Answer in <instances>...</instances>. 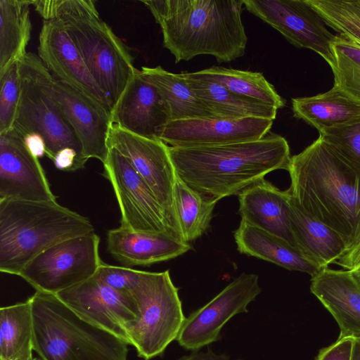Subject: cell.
<instances>
[{
    "mask_svg": "<svg viewBox=\"0 0 360 360\" xmlns=\"http://www.w3.org/2000/svg\"><path fill=\"white\" fill-rule=\"evenodd\" d=\"M103 164V175L111 184L119 204L121 227L180 240L150 188L122 155L109 147Z\"/></svg>",
    "mask_w": 360,
    "mask_h": 360,
    "instance_id": "8fae6325",
    "label": "cell"
},
{
    "mask_svg": "<svg viewBox=\"0 0 360 360\" xmlns=\"http://www.w3.org/2000/svg\"><path fill=\"white\" fill-rule=\"evenodd\" d=\"M29 151L38 159L46 155V146L43 138L36 133H31L22 137Z\"/></svg>",
    "mask_w": 360,
    "mask_h": 360,
    "instance_id": "f35d334b",
    "label": "cell"
},
{
    "mask_svg": "<svg viewBox=\"0 0 360 360\" xmlns=\"http://www.w3.org/2000/svg\"><path fill=\"white\" fill-rule=\"evenodd\" d=\"M292 109L295 117L313 126L319 131L360 116V102L335 86L323 94L292 98Z\"/></svg>",
    "mask_w": 360,
    "mask_h": 360,
    "instance_id": "484cf974",
    "label": "cell"
},
{
    "mask_svg": "<svg viewBox=\"0 0 360 360\" xmlns=\"http://www.w3.org/2000/svg\"><path fill=\"white\" fill-rule=\"evenodd\" d=\"M107 250L123 266H148L177 257L191 246L173 236L135 232L120 226L107 233Z\"/></svg>",
    "mask_w": 360,
    "mask_h": 360,
    "instance_id": "7402d4cb",
    "label": "cell"
},
{
    "mask_svg": "<svg viewBox=\"0 0 360 360\" xmlns=\"http://www.w3.org/2000/svg\"><path fill=\"white\" fill-rule=\"evenodd\" d=\"M169 154L183 181L219 200L238 195L273 171L287 170L291 158L287 141L276 134L219 146H169Z\"/></svg>",
    "mask_w": 360,
    "mask_h": 360,
    "instance_id": "3957f363",
    "label": "cell"
},
{
    "mask_svg": "<svg viewBox=\"0 0 360 360\" xmlns=\"http://www.w3.org/2000/svg\"><path fill=\"white\" fill-rule=\"evenodd\" d=\"M53 79L56 97L82 144L84 156L103 163L109 151L110 110L68 84Z\"/></svg>",
    "mask_w": 360,
    "mask_h": 360,
    "instance_id": "ac0fdd59",
    "label": "cell"
},
{
    "mask_svg": "<svg viewBox=\"0 0 360 360\" xmlns=\"http://www.w3.org/2000/svg\"><path fill=\"white\" fill-rule=\"evenodd\" d=\"M274 120L258 117L192 118L172 120L158 138L172 147L212 146L259 140L266 136Z\"/></svg>",
    "mask_w": 360,
    "mask_h": 360,
    "instance_id": "9a60e30c",
    "label": "cell"
},
{
    "mask_svg": "<svg viewBox=\"0 0 360 360\" xmlns=\"http://www.w3.org/2000/svg\"><path fill=\"white\" fill-rule=\"evenodd\" d=\"M32 5L44 20L63 23L112 110L138 70L128 48L100 18L95 2L39 0Z\"/></svg>",
    "mask_w": 360,
    "mask_h": 360,
    "instance_id": "277c9868",
    "label": "cell"
},
{
    "mask_svg": "<svg viewBox=\"0 0 360 360\" xmlns=\"http://www.w3.org/2000/svg\"><path fill=\"white\" fill-rule=\"evenodd\" d=\"M178 360H231L225 354H219L214 352L210 348L206 352L193 351L188 355L181 356ZM236 360H243L238 359Z\"/></svg>",
    "mask_w": 360,
    "mask_h": 360,
    "instance_id": "60d3db41",
    "label": "cell"
},
{
    "mask_svg": "<svg viewBox=\"0 0 360 360\" xmlns=\"http://www.w3.org/2000/svg\"><path fill=\"white\" fill-rule=\"evenodd\" d=\"M181 75L193 91L216 117L243 119L258 117L274 120L277 109L250 98L234 94L223 86L202 79Z\"/></svg>",
    "mask_w": 360,
    "mask_h": 360,
    "instance_id": "d4e9b609",
    "label": "cell"
},
{
    "mask_svg": "<svg viewBox=\"0 0 360 360\" xmlns=\"http://www.w3.org/2000/svg\"><path fill=\"white\" fill-rule=\"evenodd\" d=\"M132 297L140 316L127 329L129 345L143 360L162 356L168 345L176 340L186 318L179 288L173 283L169 270L146 271Z\"/></svg>",
    "mask_w": 360,
    "mask_h": 360,
    "instance_id": "ba28073f",
    "label": "cell"
},
{
    "mask_svg": "<svg viewBox=\"0 0 360 360\" xmlns=\"http://www.w3.org/2000/svg\"><path fill=\"white\" fill-rule=\"evenodd\" d=\"M110 115L112 124L151 139H159L160 129L172 120L167 103L139 70L112 108Z\"/></svg>",
    "mask_w": 360,
    "mask_h": 360,
    "instance_id": "d6986e66",
    "label": "cell"
},
{
    "mask_svg": "<svg viewBox=\"0 0 360 360\" xmlns=\"http://www.w3.org/2000/svg\"><path fill=\"white\" fill-rule=\"evenodd\" d=\"M108 147L122 155L150 188L176 234L182 240L174 202L176 172L169 154V146L160 139L131 133L111 124Z\"/></svg>",
    "mask_w": 360,
    "mask_h": 360,
    "instance_id": "30bf717a",
    "label": "cell"
},
{
    "mask_svg": "<svg viewBox=\"0 0 360 360\" xmlns=\"http://www.w3.org/2000/svg\"><path fill=\"white\" fill-rule=\"evenodd\" d=\"M146 271L101 262L94 277L115 290L132 294L141 285Z\"/></svg>",
    "mask_w": 360,
    "mask_h": 360,
    "instance_id": "d590c367",
    "label": "cell"
},
{
    "mask_svg": "<svg viewBox=\"0 0 360 360\" xmlns=\"http://www.w3.org/2000/svg\"><path fill=\"white\" fill-rule=\"evenodd\" d=\"M288 190L281 191L264 179L238 194L241 221L274 234L297 248L291 229Z\"/></svg>",
    "mask_w": 360,
    "mask_h": 360,
    "instance_id": "44dd1931",
    "label": "cell"
},
{
    "mask_svg": "<svg viewBox=\"0 0 360 360\" xmlns=\"http://www.w3.org/2000/svg\"><path fill=\"white\" fill-rule=\"evenodd\" d=\"M19 70L21 95L12 128L21 137L31 133L40 135L45 143L46 155L51 160L66 148L86 158L56 97L53 75L38 55L27 52L19 60Z\"/></svg>",
    "mask_w": 360,
    "mask_h": 360,
    "instance_id": "52a82bcc",
    "label": "cell"
},
{
    "mask_svg": "<svg viewBox=\"0 0 360 360\" xmlns=\"http://www.w3.org/2000/svg\"><path fill=\"white\" fill-rule=\"evenodd\" d=\"M262 292L258 276L242 273L202 307L191 312L176 339L187 351H197L219 341L224 325Z\"/></svg>",
    "mask_w": 360,
    "mask_h": 360,
    "instance_id": "7c38bea8",
    "label": "cell"
},
{
    "mask_svg": "<svg viewBox=\"0 0 360 360\" xmlns=\"http://www.w3.org/2000/svg\"><path fill=\"white\" fill-rule=\"evenodd\" d=\"M56 295L80 318L129 344L127 329L140 316L131 295L115 290L93 276Z\"/></svg>",
    "mask_w": 360,
    "mask_h": 360,
    "instance_id": "5bb4252c",
    "label": "cell"
},
{
    "mask_svg": "<svg viewBox=\"0 0 360 360\" xmlns=\"http://www.w3.org/2000/svg\"><path fill=\"white\" fill-rule=\"evenodd\" d=\"M37 49L38 56L53 78L93 98L111 112L107 96L93 78L59 20H44Z\"/></svg>",
    "mask_w": 360,
    "mask_h": 360,
    "instance_id": "e0dca14e",
    "label": "cell"
},
{
    "mask_svg": "<svg viewBox=\"0 0 360 360\" xmlns=\"http://www.w3.org/2000/svg\"><path fill=\"white\" fill-rule=\"evenodd\" d=\"M289 207L291 229L297 248L321 269L335 264L347 252L340 235L306 213L291 195Z\"/></svg>",
    "mask_w": 360,
    "mask_h": 360,
    "instance_id": "cb8c5ba5",
    "label": "cell"
},
{
    "mask_svg": "<svg viewBox=\"0 0 360 360\" xmlns=\"http://www.w3.org/2000/svg\"><path fill=\"white\" fill-rule=\"evenodd\" d=\"M238 250L292 271L310 274L321 269L297 247L285 240L240 221L234 232Z\"/></svg>",
    "mask_w": 360,
    "mask_h": 360,
    "instance_id": "603a6c76",
    "label": "cell"
},
{
    "mask_svg": "<svg viewBox=\"0 0 360 360\" xmlns=\"http://www.w3.org/2000/svg\"><path fill=\"white\" fill-rule=\"evenodd\" d=\"M31 0H0V73L27 54Z\"/></svg>",
    "mask_w": 360,
    "mask_h": 360,
    "instance_id": "83f0119b",
    "label": "cell"
},
{
    "mask_svg": "<svg viewBox=\"0 0 360 360\" xmlns=\"http://www.w3.org/2000/svg\"><path fill=\"white\" fill-rule=\"evenodd\" d=\"M140 72L157 88L167 103L172 120L216 117L197 97L181 73L170 72L161 66L142 67Z\"/></svg>",
    "mask_w": 360,
    "mask_h": 360,
    "instance_id": "4316f807",
    "label": "cell"
},
{
    "mask_svg": "<svg viewBox=\"0 0 360 360\" xmlns=\"http://www.w3.org/2000/svg\"><path fill=\"white\" fill-rule=\"evenodd\" d=\"M87 160L74 149L66 148L58 151L52 161L59 170L75 172L84 168Z\"/></svg>",
    "mask_w": 360,
    "mask_h": 360,
    "instance_id": "74e56055",
    "label": "cell"
},
{
    "mask_svg": "<svg viewBox=\"0 0 360 360\" xmlns=\"http://www.w3.org/2000/svg\"><path fill=\"white\" fill-rule=\"evenodd\" d=\"M21 95L19 61L0 73V134L12 128Z\"/></svg>",
    "mask_w": 360,
    "mask_h": 360,
    "instance_id": "836d02e7",
    "label": "cell"
},
{
    "mask_svg": "<svg viewBox=\"0 0 360 360\" xmlns=\"http://www.w3.org/2000/svg\"><path fill=\"white\" fill-rule=\"evenodd\" d=\"M95 232L85 217L57 202L0 200V271L20 276L48 248Z\"/></svg>",
    "mask_w": 360,
    "mask_h": 360,
    "instance_id": "5b68a950",
    "label": "cell"
},
{
    "mask_svg": "<svg viewBox=\"0 0 360 360\" xmlns=\"http://www.w3.org/2000/svg\"><path fill=\"white\" fill-rule=\"evenodd\" d=\"M39 161L13 128L0 134V200L57 202Z\"/></svg>",
    "mask_w": 360,
    "mask_h": 360,
    "instance_id": "2e32d148",
    "label": "cell"
},
{
    "mask_svg": "<svg viewBox=\"0 0 360 360\" xmlns=\"http://www.w3.org/2000/svg\"><path fill=\"white\" fill-rule=\"evenodd\" d=\"M247 11L278 31L290 44L316 52L331 66L336 38L308 0H243Z\"/></svg>",
    "mask_w": 360,
    "mask_h": 360,
    "instance_id": "4fadbf2b",
    "label": "cell"
},
{
    "mask_svg": "<svg viewBox=\"0 0 360 360\" xmlns=\"http://www.w3.org/2000/svg\"><path fill=\"white\" fill-rule=\"evenodd\" d=\"M334 86L360 102V44L342 35L333 43Z\"/></svg>",
    "mask_w": 360,
    "mask_h": 360,
    "instance_id": "1f68e13d",
    "label": "cell"
},
{
    "mask_svg": "<svg viewBox=\"0 0 360 360\" xmlns=\"http://www.w3.org/2000/svg\"><path fill=\"white\" fill-rule=\"evenodd\" d=\"M95 233L59 242L31 259L19 276L37 291L56 295L93 277L102 261Z\"/></svg>",
    "mask_w": 360,
    "mask_h": 360,
    "instance_id": "9c48e42d",
    "label": "cell"
},
{
    "mask_svg": "<svg viewBox=\"0 0 360 360\" xmlns=\"http://www.w3.org/2000/svg\"><path fill=\"white\" fill-rule=\"evenodd\" d=\"M184 72L191 78L219 84L234 94L258 101L277 110L283 108L285 103L261 72L219 66L194 72Z\"/></svg>",
    "mask_w": 360,
    "mask_h": 360,
    "instance_id": "f1b7e54d",
    "label": "cell"
},
{
    "mask_svg": "<svg viewBox=\"0 0 360 360\" xmlns=\"http://www.w3.org/2000/svg\"><path fill=\"white\" fill-rule=\"evenodd\" d=\"M319 136L360 167V116L340 125L321 129Z\"/></svg>",
    "mask_w": 360,
    "mask_h": 360,
    "instance_id": "e575fe53",
    "label": "cell"
},
{
    "mask_svg": "<svg viewBox=\"0 0 360 360\" xmlns=\"http://www.w3.org/2000/svg\"><path fill=\"white\" fill-rule=\"evenodd\" d=\"M326 24L360 44V0H308Z\"/></svg>",
    "mask_w": 360,
    "mask_h": 360,
    "instance_id": "d6a6232c",
    "label": "cell"
},
{
    "mask_svg": "<svg viewBox=\"0 0 360 360\" xmlns=\"http://www.w3.org/2000/svg\"><path fill=\"white\" fill-rule=\"evenodd\" d=\"M351 360H360V337L354 338Z\"/></svg>",
    "mask_w": 360,
    "mask_h": 360,
    "instance_id": "b9f144b4",
    "label": "cell"
},
{
    "mask_svg": "<svg viewBox=\"0 0 360 360\" xmlns=\"http://www.w3.org/2000/svg\"><path fill=\"white\" fill-rule=\"evenodd\" d=\"M141 2L160 25L163 46L176 63L200 55L229 63L245 54L248 37L241 19L243 0Z\"/></svg>",
    "mask_w": 360,
    "mask_h": 360,
    "instance_id": "7a4b0ae2",
    "label": "cell"
},
{
    "mask_svg": "<svg viewBox=\"0 0 360 360\" xmlns=\"http://www.w3.org/2000/svg\"><path fill=\"white\" fill-rule=\"evenodd\" d=\"M34 360H40V359H39L37 358H34Z\"/></svg>",
    "mask_w": 360,
    "mask_h": 360,
    "instance_id": "ee69618b",
    "label": "cell"
},
{
    "mask_svg": "<svg viewBox=\"0 0 360 360\" xmlns=\"http://www.w3.org/2000/svg\"><path fill=\"white\" fill-rule=\"evenodd\" d=\"M218 201L191 188L176 174L174 202L184 242L188 243L193 241L207 231Z\"/></svg>",
    "mask_w": 360,
    "mask_h": 360,
    "instance_id": "4dcf8cb0",
    "label": "cell"
},
{
    "mask_svg": "<svg viewBox=\"0 0 360 360\" xmlns=\"http://www.w3.org/2000/svg\"><path fill=\"white\" fill-rule=\"evenodd\" d=\"M310 290L338 323L340 335L360 337V285L350 270L323 268L311 276Z\"/></svg>",
    "mask_w": 360,
    "mask_h": 360,
    "instance_id": "ffe728a7",
    "label": "cell"
},
{
    "mask_svg": "<svg viewBox=\"0 0 360 360\" xmlns=\"http://www.w3.org/2000/svg\"><path fill=\"white\" fill-rule=\"evenodd\" d=\"M335 264L346 270H352L360 266V245L342 256Z\"/></svg>",
    "mask_w": 360,
    "mask_h": 360,
    "instance_id": "ab89813d",
    "label": "cell"
},
{
    "mask_svg": "<svg viewBox=\"0 0 360 360\" xmlns=\"http://www.w3.org/2000/svg\"><path fill=\"white\" fill-rule=\"evenodd\" d=\"M287 170L298 206L338 233L347 252L360 245V167L319 136Z\"/></svg>",
    "mask_w": 360,
    "mask_h": 360,
    "instance_id": "6da1fadb",
    "label": "cell"
},
{
    "mask_svg": "<svg viewBox=\"0 0 360 360\" xmlns=\"http://www.w3.org/2000/svg\"><path fill=\"white\" fill-rule=\"evenodd\" d=\"M350 271H352L354 278L360 285V266Z\"/></svg>",
    "mask_w": 360,
    "mask_h": 360,
    "instance_id": "7bdbcfd3",
    "label": "cell"
},
{
    "mask_svg": "<svg viewBox=\"0 0 360 360\" xmlns=\"http://www.w3.org/2000/svg\"><path fill=\"white\" fill-rule=\"evenodd\" d=\"M33 335L29 299L0 309V360H34Z\"/></svg>",
    "mask_w": 360,
    "mask_h": 360,
    "instance_id": "f546056e",
    "label": "cell"
},
{
    "mask_svg": "<svg viewBox=\"0 0 360 360\" xmlns=\"http://www.w3.org/2000/svg\"><path fill=\"white\" fill-rule=\"evenodd\" d=\"M354 338L340 335L330 345L321 349L314 360H351Z\"/></svg>",
    "mask_w": 360,
    "mask_h": 360,
    "instance_id": "8d00e7d4",
    "label": "cell"
},
{
    "mask_svg": "<svg viewBox=\"0 0 360 360\" xmlns=\"http://www.w3.org/2000/svg\"><path fill=\"white\" fill-rule=\"evenodd\" d=\"M28 299L41 360H127L126 341L80 318L56 295L36 291Z\"/></svg>",
    "mask_w": 360,
    "mask_h": 360,
    "instance_id": "8992f818",
    "label": "cell"
}]
</instances>
